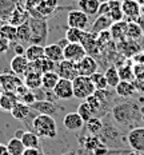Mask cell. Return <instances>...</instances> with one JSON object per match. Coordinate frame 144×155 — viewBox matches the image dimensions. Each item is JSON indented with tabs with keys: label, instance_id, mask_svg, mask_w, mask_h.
Segmentation results:
<instances>
[{
	"label": "cell",
	"instance_id": "7bdbcfd3",
	"mask_svg": "<svg viewBox=\"0 0 144 155\" xmlns=\"http://www.w3.org/2000/svg\"><path fill=\"white\" fill-rule=\"evenodd\" d=\"M12 46H14V52H15V55H24L25 54V50H27V47H24L23 43L15 41V43H12Z\"/></svg>",
	"mask_w": 144,
	"mask_h": 155
},
{
	"label": "cell",
	"instance_id": "7a4b0ae2",
	"mask_svg": "<svg viewBox=\"0 0 144 155\" xmlns=\"http://www.w3.org/2000/svg\"><path fill=\"white\" fill-rule=\"evenodd\" d=\"M32 131L39 138H46V139H53L57 137V126L56 120L51 115L37 114L32 119Z\"/></svg>",
	"mask_w": 144,
	"mask_h": 155
},
{
	"label": "cell",
	"instance_id": "ab89813d",
	"mask_svg": "<svg viewBox=\"0 0 144 155\" xmlns=\"http://www.w3.org/2000/svg\"><path fill=\"white\" fill-rule=\"evenodd\" d=\"M16 8V3L9 0H0V15H8Z\"/></svg>",
	"mask_w": 144,
	"mask_h": 155
},
{
	"label": "cell",
	"instance_id": "5bb4252c",
	"mask_svg": "<svg viewBox=\"0 0 144 155\" xmlns=\"http://www.w3.org/2000/svg\"><path fill=\"white\" fill-rule=\"evenodd\" d=\"M78 64V72L79 75L83 76H91L95 72H98L99 70V64L96 62V59L91 55H85Z\"/></svg>",
	"mask_w": 144,
	"mask_h": 155
},
{
	"label": "cell",
	"instance_id": "db71d44e",
	"mask_svg": "<svg viewBox=\"0 0 144 155\" xmlns=\"http://www.w3.org/2000/svg\"><path fill=\"white\" fill-rule=\"evenodd\" d=\"M140 16H144V5H140Z\"/></svg>",
	"mask_w": 144,
	"mask_h": 155
},
{
	"label": "cell",
	"instance_id": "836d02e7",
	"mask_svg": "<svg viewBox=\"0 0 144 155\" xmlns=\"http://www.w3.org/2000/svg\"><path fill=\"white\" fill-rule=\"evenodd\" d=\"M103 126H104L103 120L99 116H94L88 122H85V128L91 135H99L103 130Z\"/></svg>",
	"mask_w": 144,
	"mask_h": 155
},
{
	"label": "cell",
	"instance_id": "8fae6325",
	"mask_svg": "<svg viewBox=\"0 0 144 155\" xmlns=\"http://www.w3.org/2000/svg\"><path fill=\"white\" fill-rule=\"evenodd\" d=\"M24 82L20 76L15 74H0V86L3 88V92H16V90L20 86H23Z\"/></svg>",
	"mask_w": 144,
	"mask_h": 155
},
{
	"label": "cell",
	"instance_id": "681fc988",
	"mask_svg": "<svg viewBox=\"0 0 144 155\" xmlns=\"http://www.w3.org/2000/svg\"><path fill=\"white\" fill-rule=\"evenodd\" d=\"M7 153H8L7 146H5V144H2V143H0V155H5Z\"/></svg>",
	"mask_w": 144,
	"mask_h": 155
},
{
	"label": "cell",
	"instance_id": "9c48e42d",
	"mask_svg": "<svg viewBox=\"0 0 144 155\" xmlns=\"http://www.w3.org/2000/svg\"><path fill=\"white\" fill-rule=\"evenodd\" d=\"M89 24V16L84 14L80 9H71L67 14V25L71 28H78V30H87Z\"/></svg>",
	"mask_w": 144,
	"mask_h": 155
},
{
	"label": "cell",
	"instance_id": "52a82bcc",
	"mask_svg": "<svg viewBox=\"0 0 144 155\" xmlns=\"http://www.w3.org/2000/svg\"><path fill=\"white\" fill-rule=\"evenodd\" d=\"M98 15H108L114 23L123 20L124 14L121 11V0H111L108 3H101Z\"/></svg>",
	"mask_w": 144,
	"mask_h": 155
},
{
	"label": "cell",
	"instance_id": "d6a6232c",
	"mask_svg": "<svg viewBox=\"0 0 144 155\" xmlns=\"http://www.w3.org/2000/svg\"><path fill=\"white\" fill-rule=\"evenodd\" d=\"M85 32H87V31L68 27V28H67V31H66V34H64V38L68 40V43H80V44H82Z\"/></svg>",
	"mask_w": 144,
	"mask_h": 155
},
{
	"label": "cell",
	"instance_id": "60d3db41",
	"mask_svg": "<svg viewBox=\"0 0 144 155\" xmlns=\"http://www.w3.org/2000/svg\"><path fill=\"white\" fill-rule=\"evenodd\" d=\"M117 71H119L120 80H130L131 82L133 79V76H135L132 67H130V66H121L120 68H117Z\"/></svg>",
	"mask_w": 144,
	"mask_h": 155
},
{
	"label": "cell",
	"instance_id": "b9f144b4",
	"mask_svg": "<svg viewBox=\"0 0 144 155\" xmlns=\"http://www.w3.org/2000/svg\"><path fill=\"white\" fill-rule=\"evenodd\" d=\"M19 101L23 102V103H25V104H28V106H31V104H34V103L36 102V96H35V92H34V91L28 90V91L25 92L24 95L21 96L20 99H19Z\"/></svg>",
	"mask_w": 144,
	"mask_h": 155
},
{
	"label": "cell",
	"instance_id": "30bf717a",
	"mask_svg": "<svg viewBox=\"0 0 144 155\" xmlns=\"http://www.w3.org/2000/svg\"><path fill=\"white\" fill-rule=\"evenodd\" d=\"M56 74L60 76V79H68L73 80L76 76L79 75L78 72V64L71 62V60H66L63 59L62 62L56 63Z\"/></svg>",
	"mask_w": 144,
	"mask_h": 155
},
{
	"label": "cell",
	"instance_id": "ba28073f",
	"mask_svg": "<svg viewBox=\"0 0 144 155\" xmlns=\"http://www.w3.org/2000/svg\"><path fill=\"white\" fill-rule=\"evenodd\" d=\"M127 144L131 150L137 153H144V126H137L128 131Z\"/></svg>",
	"mask_w": 144,
	"mask_h": 155
},
{
	"label": "cell",
	"instance_id": "2e32d148",
	"mask_svg": "<svg viewBox=\"0 0 144 155\" xmlns=\"http://www.w3.org/2000/svg\"><path fill=\"white\" fill-rule=\"evenodd\" d=\"M9 67H11L12 74L23 78L27 74V70L30 67V60L24 56V55H15L9 62Z\"/></svg>",
	"mask_w": 144,
	"mask_h": 155
},
{
	"label": "cell",
	"instance_id": "9a60e30c",
	"mask_svg": "<svg viewBox=\"0 0 144 155\" xmlns=\"http://www.w3.org/2000/svg\"><path fill=\"white\" fill-rule=\"evenodd\" d=\"M30 107H31V110H34L36 114L51 115V116H53L55 114H57L59 110H62V107H59L55 102H50V101H36L34 104H31Z\"/></svg>",
	"mask_w": 144,
	"mask_h": 155
},
{
	"label": "cell",
	"instance_id": "8d00e7d4",
	"mask_svg": "<svg viewBox=\"0 0 144 155\" xmlns=\"http://www.w3.org/2000/svg\"><path fill=\"white\" fill-rule=\"evenodd\" d=\"M18 28V41L19 43H30L31 40V27H30V23L25 21L24 24L19 25Z\"/></svg>",
	"mask_w": 144,
	"mask_h": 155
},
{
	"label": "cell",
	"instance_id": "4dcf8cb0",
	"mask_svg": "<svg viewBox=\"0 0 144 155\" xmlns=\"http://www.w3.org/2000/svg\"><path fill=\"white\" fill-rule=\"evenodd\" d=\"M20 140L23 142L25 148H39V147H41L40 138L37 137L34 131H25Z\"/></svg>",
	"mask_w": 144,
	"mask_h": 155
},
{
	"label": "cell",
	"instance_id": "e575fe53",
	"mask_svg": "<svg viewBox=\"0 0 144 155\" xmlns=\"http://www.w3.org/2000/svg\"><path fill=\"white\" fill-rule=\"evenodd\" d=\"M0 35H2L3 38H5L9 43H15V41H18V28L14 27V25L5 23L4 25H2L0 27Z\"/></svg>",
	"mask_w": 144,
	"mask_h": 155
},
{
	"label": "cell",
	"instance_id": "1f68e13d",
	"mask_svg": "<svg viewBox=\"0 0 144 155\" xmlns=\"http://www.w3.org/2000/svg\"><path fill=\"white\" fill-rule=\"evenodd\" d=\"M104 76L107 79L110 88H115L120 83V75H119V71H117L116 66H108L104 72Z\"/></svg>",
	"mask_w": 144,
	"mask_h": 155
},
{
	"label": "cell",
	"instance_id": "bcb514c9",
	"mask_svg": "<svg viewBox=\"0 0 144 155\" xmlns=\"http://www.w3.org/2000/svg\"><path fill=\"white\" fill-rule=\"evenodd\" d=\"M133 59H135V62L137 63H144V54H136L135 56H133Z\"/></svg>",
	"mask_w": 144,
	"mask_h": 155
},
{
	"label": "cell",
	"instance_id": "680465c9",
	"mask_svg": "<svg viewBox=\"0 0 144 155\" xmlns=\"http://www.w3.org/2000/svg\"><path fill=\"white\" fill-rule=\"evenodd\" d=\"M5 155H11V154H9V153H7V154H5Z\"/></svg>",
	"mask_w": 144,
	"mask_h": 155
},
{
	"label": "cell",
	"instance_id": "74e56055",
	"mask_svg": "<svg viewBox=\"0 0 144 155\" xmlns=\"http://www.w3.org/2000/svg\"><path fill=\"white\" fill-rule=\"evenodd\" d=\"M78 114L80 115V118L84 120V123L85 122H88L91 118H94L95 116V112H94V110L91 108V106L88 104L85 101H83L82 103L79 104V107H78Z\"/></svg>",
	"mask_w": 144,
	"mask_h": 155
},
{
	"label": "cell",
	"instance_id": "277c9868",
	"mask_svg": "<svg viewBox=\"0 0 144 155\" xmlns=\"http://www.w3.org/2000/svg\"><path fill=\"white\" fill-rule=\"evenodd\" d=\"M72 87H73V98L80 99V101H85L91 95H94L96 91L91 78L83 75H78L72 80Z\"/></svg>",
	"mask_w": 144,
	"mask_h": 155
},
{
	"label": "cell",
	"instance_id": "603a6c76",
	"mask_svg": "<svg viewBox=\"0 0 144 155\" xmlns=\"http://www.w3.org/2000/svg\"><path fill=\"white\" fill-rule=\"evenodd\" d=\"M31 112H32V110H31L30 106L25 104V103H23V102H20V101L16 103L15 107L11 110V115H12V118L16 119V120H19V122H24V120H27V119L30 118Z\"/></svg>",
	"mask_w": 144,
	"mask_h": 155
},
{
	"label": "cell",
	"instance_id": "3957f363",
	"mask_svg": "<svg viewBox=\"0 0 144 155\" xmlns=\"http://www.w3.org/2000/svg\"><path fill=\"white\" fill-rule=\"evenodd\" d=\"M28 23L31 27V40L30 44H39V46H47L48 38V23L46 19H37L30 16Z\"/></svg>",
	"mask_w": 144,
	"mask_h": 155
},
{
	"label": "cell",
	"instance_id": "4fadbf2b",
	"mask_svg": "<svg viewBox=\"0 0 144 155\" xmlns=\"http://www.w3.org/2000/svg\"><path fill=\"white\" fill-rule=\"evenodd\" d=\"M63 52H64V59L71 60L73 63H79L87 55L85 48L80 43H68L67 47L63 50Z\"/></svg>",
	"mask_w": 144,
	"mask_h": 155
},
{
	"label": "cell",
	"instance_id": "f907efd6",
	"mask_svg": "<svg viewBox=\"0 0 144 155\" xmlns=\"http://www.w3.org/2000/svg\"><path fill=\"white\" fill-rule=\"evenodd\" d=\"M137 23L140 24V27H142V30L144 31V16H140V18H137Z\"/></svg>",
	"mask_w": 144,
	"mask_h": 155
},
{
	"label": "cell",
	"instance_id": "f5cc1de1",
	"mask_svg": "<svg viewBox=\"0 0 144 155\" xmlns=\"http://www.w3.org/2000/svg\"><path fill=\"white\" fill-rule=\"evenodd\" d=\"M140 112H142V122L144 123V107L140 108Z\"/></svg>",
	"mask_w": 144,
	"mask_h": 155
},
{
	"label": "cell",
	"instance_id": "6da1fadb",
	"mask_svg": "<svg viewBox=\"0 0 144 155\" xmlns=\"http://www.w3.org/2000/svg\"><path fill=\"white\" fill-rule=\"evenodd\" d=\"M140 108L142 107L136 102H120L111 108V115L115 123L131 127V124H136L137 122H142Z\"/></svg>",
	"mask_w": 144,
	"mask_h": 155
},
{
	"label": "cell",
	"instance_id": "7dc6e473",
	"mask_svg": "<svg viewBox=\"0 0 144 155\" xmlns=\"http://www.w3.org/2000/svg\"><path fill=\"white\" fill-rule=\"evenodd\" d=\"M57 44H59V46H60V47H62L63 50H64V48L67 47V44H68V40H67L66 38H64V39H60V40L57 41Z\"/></svg>",
	"mask_w": 144,
	"mask_h": 155
},
{
	"label": "cell",
	"instance_id": "816d5d0a",
	"mask_svg": "<svg viewBox=\"0 0 144 155\" xmlns=\"http://www.w3.org/2000/svg\"><path fill=\"white\" fill-rule=\"evenodd\" d=\"M128 155H142V153H137V151H130V153H128Z\"/></svg>",
	"mask_w": 144,
	"mask_h": 155
},
{
	"label": "cell",
	"instance_id": "d590c367",
	"mask_svg": "<svg viewBox=\"0 0 144 155\" xmlns=\"http://www.w3.org/2000/svg\"><path fill=\"white\" fill-rule=\"evenodd\" d=\"M7 150L8 153L11 155H23L25 147L23 144V142H21L20 139H18V138H11L8 142H7Z\"/></svg>",
	"mask_w": 144,
	"mask_h": 155
},
{
	"label": "cell",
	"instance_id": "7402d4cb",
	"mask_svg": "<svg viewBox=\"0 0 144 155\" xmlns=\"http://www.w3.org/2000/svg\"><path fill=\"white\" fill-rule=\"evenodd\" d=\"M44 55H46V58H48L50 60H52L55 63H59L64 59L63 48L57 43H50L47 46H44Z\"/></svg>",
	"mask_w": 144,
	"mask_h": 155
},
{
	"label": "cell",
	"instance_id": "6f0895ef",
	"mask_svg": "<svg viewBox=\"0 0 144 155\" xmlns=\"http://www.w3.org/2000/svg\"><path fill=\"white\" fill-rule=\"evenodd\" d=\"M3 94V88H2V86H0V95Z\"/></svg>",
	"mask_w": 144,
	"mask_h": 155
},
{
	"label": "cell",
	"instance_id": "9f6ffc18",
	"mask_svg": "<svg viewBox=\"0 0 144 155\" xmlns=\"http://www.w3.org/2000/svg\"><path fill=\"white\" fill-rule=\"evenodd\" d=\"M139 4L140 5H144V0H139Z\"/></svg>",
	"mask_w": 144,
	"mask_h": 155
},
{
	"label": "cell",
	"instance_id": "f546056e",
	"mask_svg": "<svg viewBox=\"0 0 144 155\" xmlns=\"http://www.w3.org/2000/svg\"><path fill=\"white\" fill-rule=\"evenodd\" d=\"M60 80V76L56 74V71H51V72H46L41 75V87L44 90L52 91L57 84V82Z\"/></svg>",
	"mask_w": 144,
	"mask_h": 155
},
{
	"label": "cell",
	"instance_id": "f6af8a7d",
	"mask_svg": "<svg viewBox=\"0 0 144 155\" xmlns=\"http://www.w3.org/2000/svg\"><path fill=\"white\" fill-rule=\"evenodd\" d=\"M9 41L7 40L5 38H3L2 35H0V54H3V52H5V51L9 48Z\"/></svg>",
	"mask_w": 144,
	"mask_h": 155
},
{
	"label": "cell",
	"instance_id": "4316f807",
	"mask_svg": "<svg viewBox=\"0 0 144 155\" xmlns=\"http://www.w3.org/2000/svg\"><path fill=\"white\" fill-rule=\"evenodd\" d=\"M100 4L101 3L99 2V0H80V2H78L79 9L83 11L84 14H87L88 16L98 15Z\"/></svg>",
	"mask_w": 144,
	"mask_h": 155
},
{
	"label": "cell",
	"instance_id": "91938a15",
	"mask_svg": "<svg viewBox=\"0 0 144 155\" xmlns=\"http://www.w3.org/2000/svg\"><path fill=\"white\" fill-rule=\"evenodd\" d=\"M135 2H139V0H135Z\"/></svg>",
	"mask_w": 144,
	"mask_h": 155
},
{
	"label": "cell",
	"instance_id": "5b68a950",
	"mask_svg": "<svg viewBox=\"0 0 144 155\" xmlns=\"http://www.w3.org/2000/svg\"><path fill=\"white\" fill-rule=\"evenodd\" d=\"M57 7V0H35V4L28 9L32 18L46 19L55 12Z\"/></svg>",
	"mask_w": 144,
	"mask_h": 155
},
{
	"label": "cell",
	"instance_id": "d6986e66",
	"mask_svg": "<svg viewBox=\"0 0 144 155\" xmlns=\"http://www.w3.org/2000/svg\"><path fill=\"white\" fill-rule=\"evenodd\" d=\"M121 11L124 14V18L130 20H137V18H140V4L135 0L121 2Z\"/></svg>",
	"mask_w": 144,
	"mask_h": 155
},
{
	"label": "cell",
	"instance_id": "ee69618b",
	"mask_svg": "<svg viewBox=\"0 0 144 155\" xmlns=\"http://www.w3.org/2000/svg\"><path fill=\"white\" fill-rule=\"evenodd\" d=\"M23 155H44L43 150H41V147L39 148H25Z\"/></svg>",
	"mask_w": 144,
	"mask_h": 155
},
{
	"label": "cell",
	"instance_id": "7c38bea8",
	"mask_svg": "<svg viewBox=\"0 0 144 155\" xmlns=\"http://www.w3.org/2000/svg\"><path fill=\"white\" fill-rule=\"evenodd\" d=\"M55 94L56 99L59 101H71L73 99V87H72V80L68 79H60L52 90Z\"/></svg>",
	"mask_w": 144,
	"mask_h": 155
},
{
	"label": "cell",
	"instance_id": "f35d334b",
	"mask_svg": "<svg viewBox=\"0 0 144 155\" xmlns=\"http://www.w3.org/2000/svg\"><path fill=\"white\" fill-rule=\"evenodd\" d=\"M92 80V83H94L95 88L96 90H108L110 87H108V83H107V79H105L104 74L103 72H95L94 75L89 76Z\"/></svg>",
	"mask_w": 144,
	"mask_h": 155
},
{
	"label": "cell",
	"instance_id": "d4e9b609",
	"mask_svg": "<svg viewBox=\"0 0 144 155\" xmlns=\"http://www.w3.org/2000/svg\"><path fill=\"white\" fill-rule=\"evenodd\" d=\"M19 102V98L14 92H3L0 95V111L11 112L15 104Z\"/></svg>",
	"mask_w": 144,
	"mask_h": 155
},
{
	"label": "cell",
	"instance_id": "ffe728a7",
	"mask_svg": "<svg viewBox=\"0 0 144 155\" xmlns=\"http://www.w3.org/2000/svg\"><path fill=\"white\" fill-rule=\"evenodd\" d=\"M114 24L112 19L110 18L108 15H98V18L94 20V23L91 25V31L92 34L95 35H99L101 32H105V31H110L111 25Z\"/></svg>",
	"mask_w": 144,
	"mask_h": 155
},
{
	"label": "cell",
	"instance_id": "c3c4849f",
	"mask_svg": "<svg viewBox=\"0 0 144 155\" xmlns=\"http://www.w3.org/2000/svg\"><path fill=\"white\" fill-rule=\"evenodd\" d=\"M24 130H21V128H19V130H16L15 132V138H18V139H21V137L24 135Z\"/></svg>",
	"mask_w": 144,
	"mask_h": 155
},
{
	"label": "cell",
	"instance_id": "8992f818",
	"mask_svg": "<svg viewBox=\"0 0 144 155\" xmlns=\"http://www.w3.org/2000/svg\"><path fill=\"white\" fill-rule=\"evenodd\" d=\"M98 137L100 138L103 144H107V146H120L121 144V132L114 124L104 123L103 130Z\"/></svg>",
	"mask_w": 144,
	"mask_h": 155
},
{
	"label": "cell",
	"instance_id": "484cf974",
	"mask_svg": "<svg viewBox=\"0 0 144 155\" xmlns=\"http://www.w3.org/2000/svg\"><path fill=\"white\" fill-rule=\"evenodd\" d=\"M115 92L120 98H131L136 92V86L130 80H120V83L115 87Z\"/></svg>",
	"mask_w": 144,
	"mask_h": 155
},
{
	"label": "cell",
	"instance_id": "e0dca14e",
	"mask_svg": "<svg viewBox=\"0 0 144 155\" xmlns=\"http://www.w3.org/2000/svg\"><path fill=\"white\" fill-rule=\"evenodd\" d=\"M30 16H31L30 12H28L24 7L16 5V8L9 14V16L7 18V23L14 25V27H19V25L24 24L25 21H28Z\"/></svg>",
	"mask_w": 144,
	"mask_h": 155
},
{
	"label": "cell",
	"instance_id": "44dd1931",
	"mask_svg": "<svg viewBox=\"0 0 144 155\" xmlns=\"http://www.w3.org/2000/svg\"><path fill=\"white\" fill-rule=\"evenodd\" d=\"M41 75L43 74L36 72V71H27V74L23 76L24 86L31 91L41 88Z\"/></svg>",
	"mask_w": 144,
	"mask_h": 155
},
{
	"label": "cell",
	"instance_id": "ac0fdd59",
	"mask_svg": "<svg viewBox=\"0 0 144 155\" xmlns=\"http://www.w3.org/2000/svg\"><path fill=\"white\" fill-rule=\"evenodd\" d=\"M63 124L64 127L71 132H79L84 127V120L80 118V115L78 112H68L66 116L63 118Z\"/></svg>",
	"mask_w": 144,
	"mask_h": 155
},
{
	"label": "cell",
	"instance_id": "83f0119b",
	"mask_svg": "<svg viewBox=\"0 0 144 155\" xmlns=\"http://www.w3.org/2000/svg\"><path fill=\"white\" fill-rule=\"evenodd\" d=\"M127 39L130 40H140L143 36H144V31L142 30L140 24L137 23L136 20H130L127 21Z\"/></svg>",
	"mask_w": 144,
	"mask_h": 155
},
{
	"label": "cell",
	"instance_id": "f1b7e54d",
	"mask_svg": "<svg viewBox=\"0 0 144 155\" xmlns=\"http://www.w3.org/2000/svg\"><path fill=\"white\" fill-rule=\"evenodd\" d=\"M24 56L27 58L30 62H36V60L44 58V46H39V44H30L25 50Z\"/></svg>",
	"mask_w": 144,
	"mask_h": 155
},
{
	"label": "cell",
	"instance_id": "cb8c5ba5",
	"mask_svg": "<svg viewBox=\"0 0 144 155\" xmlns=\"http://www.w3.org/2000/svg\"><path fill=\"white\" fill-rule=\"evenodd\" d=\"M127 21L126 20H120V21H115L110 28V34L111 38L115 41H121L124 39H127Z\"/></svg>",
	"mask_w": 144,
	"mask_h": 155
},
{
	"label": "cell",
	"instance_id": "94428289",
	"mask_svg": "<svg viewBox=\"0 0 144 155\" xmlns=\"http://www.w3.org/2000/svg\"><path fill=\"white\" fill-rule=\"evenodd\" d=\"M76 2H80V0H76Z\"/></svg>",
	"mask_w": 144,
	"mask_h": 155
},
{
	"label": "cell",
	"instance_id": "11a10c76",
	"mask_svg": "<svg viewBox=\"0 0 144 155\" xmlns=\"http://www.w3.org/2000/svg\"><path fill=\"white\" fill-rule=\"evenodd\" d=\"M100 3H108V2H111V0H99Z\"/></svg>",
	"mask_w": 144,
	"mask_h": 155
}]
</instances>
